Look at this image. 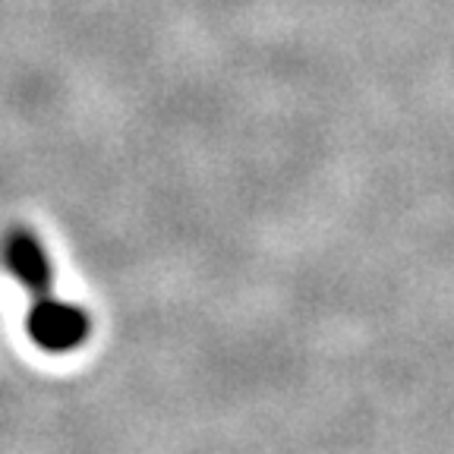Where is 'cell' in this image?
I'll return each instance as SVG.
<instances>
[{"label":"cell","mask_w":454,"mask_h":454,"mask_svg":"<svg viewBox=\"0 0 454 454\" xmlns=\"http://www.w3.org/2000/svg\"><path fill=\"white\" fill-rule=\"evenodd\" d=\"M4 262L16 275V281L32 294V303L54 297V269H51V259L42 243L28 234V231H13L4 240Z\"/></svg>","instance_id":"obj_2"},{"label":"cell","mask_w":454,"mask_h":454,"mask_svg":"<svg viewBox=\"0 0 454 454\" xmlns=\"http://www.w3.org/2000/svg\"><path fill=\"white\" fill-rule=\"evenodd\" d=\"M28 334L38 348L51 354L76 350L89 338V316L79 306L67 303L54 294L48 300H35L28 309Z\"/></svg>","instance_id":"obj_1"}]
</instances>
